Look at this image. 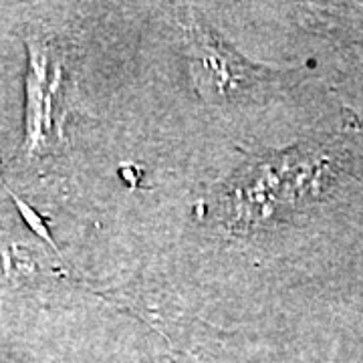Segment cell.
Returning a JSON list of instances; mask_svg holds the SVG:
<instances>
[{
    "instance_id": "cell-1",
    "label": "cell",
    "mask_w": 363,
    "mask_h": 363,
    "mask_svg": "<svg viewBox=\"0 0 363 363\" xmlns=\"http://www.w3.org/2000/svg\"><path fill=\"white\" fill-rule=\"evenodd\" d=\"M194 52L206 71V83L218 93L233 91L242 83L255 81V69L242 61L234 59L236 55L228 51L220 39H214L210 33H196Z\"/></svg>"
}]
</instances>
